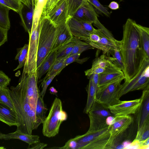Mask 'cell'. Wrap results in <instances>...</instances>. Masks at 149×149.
<instances>
[{
	"instance_id": "obj_1",
	"label": "cell",
	"mask_w": 149,
	"mask_h": 149,
	"mask_svg": "<svg viewBox=\"0 0 149 149\" xmlns=\"http://www.w3.org/2000/svg\"><path fill=\"white\" fill-rule=\"evenodd\" d=\"M38 74L22 72L19 83L9 89L19 126L17 130L32 134L40 125L36 116V108L40 92L37 86Z\"/></svg>"
},
{
	"instance_id": "obj_2",
	"label": "cell",
	"mask_w": 149,
	"mask_h": 149,
	"mask_svg": "<svg viewBox=\"0 0 149 149\" xmlns=\"http://www.w3.org/2000/svg\"><path fill=\"white\" fill-rule=\"evenodd\" d=\"M136 23L128 18L123 26L120 51L125 68V81L131 79L138 74L146 59Z\"/></svg>"
},
{
	"instance_id": "obj_3",
	"label": "cell",
	"mask_w": 149,
	"mask_h": 149,
	"mask_svg": "<svg viewBox=\"0 0 149 149\" xmlns=\"http://www.w3.org/2000/svg\"><path fill=\"white\" fill-rule=\"evenodd\" d=\"M110 125L96 131H88L68 140L60 149H106L110 138Z\"/></svg>"
},
{
	"instance_id": "obj_4",
	"label": "cell",
	"mask_w": 149,
	"mask_h": 149,
	"mask_svg": "<svg viewBox=\"0 0 149 149\" xmlns=\"http://www.w3.org/2000/svg\"><path fill=\"white\" fill-rule=\"evenodd\" d=\"M40 25L37 61V69L52 51L57 33L56 26L45 16L41 15Z\"/></svg>"
},
{
	"instance_id": "obj_5",
	"label": "cell",
	"mask_w": 149,
	"mask_h": 149,
	"mask_svg": "<svg viewBox=\"0 0 149 149\" xmlns=\"http://www.w3.org/2000/svg\"><path fill=\"white\" fill-rule=\"evenodd\" d=\"M97 28L93 32L90 33L88 38L85 41L94 48L102 50L103 54L107 57L116 48H120L121 41L116 39L111 32L106 28L98 19L93 23Z\"/></svg>"
},
{
	"instance_id": "obj_6",
	"label": "cell",
	"mask_w": 149,
	"mask_h": 149,
	"mask_svg": "<svg viewBox=\"0 0 149 149\" xmlns=\"http://www.w3.org/2000/svg\"><path fill=\"white\" fill-rule=\"evenodd\" d=\"M67 118L66 113L63 110L61 100L56 97L50 109L48 115L42 123L43 135L49 138L56 135L59 133L61 124Z\"/></svg>"
},
{
	"instance_id": "obj_7",
	"label": "cell",
	"mask_w": 149,
	"mask_h": 149,
	"mask_svg": "<svg viewBox=\"0 0 149 149\" xmlns=\"http://www.w3.org/2000/svg\"><path fill=\"white\" fill-rule=\"evenodd\" d=\"M125 78L123 77L99 86L95 100L108 108L119 102L120 100L118 94L121 87L120 83Z\"/></svg>"
},
{
	"instance_id": "obj_8",
	"label": "cell",
	"mask_w": 149,
	"mask_h": 149,
	"mask_svg": "<svg viewBox=\"0 0 149 149\" xmlns=\"http://www.w3.org/2000/svg\"><path fill=\"white\" fill-rule=\"evenodd\" d=\"M141 90H149V60L146 59L138 74L121 84L118 97L120 98L129 92Z\"/></svg>"
},
{
	"instance_id": "obj_9",
	"label": "cell",
	"mask_w": 149,
	"mask_h": 149,
	"mask_svg": "<svg viewBox=\"0 0 149 149\" xmlns=\"http://www.w3.org/2000/svg\"><path fill=\"white\" fill-rule=\"evenodd\" d=\"M90 125L88 131H96L106 128L108 125L106 123L107 118L113 115L109 109L95 100L88 113Z\"/></svg>"
},
{
	"instance_id": "obj_10",
	"label": "cell",
	"mask_w": 149,
	"mask_h": 149,
	"mask_svg": "<svg viewBox=\"0 0 149 149\" xmlns=\"http://www.w3.org/2000/svg\"><path fill=\"white\" fill-rule=\"evenodd\" d=\"M140 99V104L134 114L137 126L135 139L149 130V90H143Z\"/></svg>"
},
{
	"instance_id": "obj_11",
	"label": "cell",
	"mask_w": 149,
	"mask_h": 149,
	"mask_svg": "<svg viewBox=\"0 0 149 149\" xmlns=\"http://www.w3.org/2000/svg\"><path fill=\"white\" fill-rule=\"evenodd\" d=\"M133 121V118L129 115L114 116L110 126L111 138L106 149H111L114 141L124 133Z\"/></svg>"
},
{
	"instance_id": "obj_12",
	"label": "cell",
	"mask_w": 149,
	"mask_h": 149,
	"mask_svg": "<svg viewBox=\"0 0 149 149\" xmlns=\"http://www.w3.org/2000/svg\"><path fill=\"white\" fill-rule=\"evenodd\" d=\"M45 16L56 26L66 22L69 17L66 0H58Z\"/></svg>"
},
{
	"instance_id": "obj_13",
	"label": "cell",
	"mask_w": 149,
	"mask_h": 149,
	"mask_svg": "<svg viewBox=\"0 0 149 149\" xmlns=\"http://www.w3.org/2000/svg\"><path fill=\"white\" fill-rule=\"evenodd\" d=\"M38 2L35 0H27L26 4L22 2L18 13L22 25L29 35L31 31L34 13Z\"/></svg>"
},
{
	"instance_id": "obj_14",
	"label": "cell",
	"mask_w": 149,
	"mask_h": 149,
	"mask_svg": "<svg viewBox=\"0 0 149 149\" xmlns=\"http://www.w3.org/2000/svg\"><path fill=\"white\" fill-rule=\"evenodd\" d=\"M141 103L140 98L130 101H120L117 104L108 107L114 116L134 114Z\"/></svg>"
},
{
	"instance_id": "obj_15",
	"label": "cell",
	"mask_w": 149,
	"mask_h": 149,
	"mask_svg": "<svg viewBox=\"0 0 149 149\" xmlns=\"http://www.w3.org/2000/svg\"><path fill=\"white\" fill-rule=\"evenodd\" d=\"M98 17L93 6L87 0H84L72 17L79 21L93 23L98 19Z\"/></svg>"
},
{
	"instance_id": "obj_16",
	"label": "cell",
	"mask_w": 149,
	"mask_h": 149,
	"mask_svg": "<svg viewBox=\"0 0 149 149\" xmlns=\"http://www.w3.org/2000/svg\"><path fill=\"white\" fill-rule=\"evenodd\" d=\"M56 36L52 51L72 40L73 36L66 22L56 26Z\"/></svg>"
},
{
	"instance_id": "obj_17",
	"label": "cell",
	"mask_w": 149,
	"mask_h": 149,
	"mask_svg": "<svg viewBox=\"0 0 149 149\" xmlns=\"http://www.w3.org/2000/svg\"><path fill=\"white\" fill-rule=\"evenodd\" d=\"M39 136L23 133L18 130L14 132L4 134L0 132V139L9 140L18 139L23 141L30 145L40 142Z\"/></svg>"
},
{
	"instance_id": "obj_18",
	"label": "cell",
	"mask_w": 149,
	"mask_h": 149,
	"mask_svg": "<svg viewBox=\"0 0 149 149\" xmlns=\"http://www.w3.org/2000/svg\"><path fill=\"white\" fill-rule=\"evenodd\" d=\"M66 23L74 37L84 41L88 38L90 33L85 29L79 21L73 17H69Z\"/></svg>"
},
{
	"instance_id": "obj_19",
	"label": "cell",
	"mask_w": 149,
	"mask_h": 149,
	"mask_svg": "<svg viewBox=\"0 0 149 149\" xmlns=\"http://www.w3.org/2000/svg\"><path fill=\"white\" fill-rule=\"evenodd\" d=\"M0 121L10 126H19L15 111L5 104L0 103Z\"/></svg>"
},
{
	"instance_id": "obj_20",
	"label": "cell",
	"mask_w": 149,
	"mask_h": 149,
	"mask_svg": "<svg viewBox=\"0 0 149 149\" xmlns=\"http://www.w3.org/2000/svg\"><path fill=\"white\" fill-rule=\"evenodd\" d=\"M125 77L123 72L119 69L107 71L99 74L98 86Z\"/></svg>"
},
{
	"instance_id": "obj_21",
	"label": "cell",
	"mask_w": 149,
	"mask_h": 149,
	"mask_svg": "<svg viewBox=\"0 0 149 149\" xmlns=\"http://www.w3.org/2000/svg\"><path fill=\"white\" fill-rule=\"evenodd\" d=\"M56 60V50L52 51L40 65L37 68L38 79L47 72Z\"/></svg>"
},
{
	"instance_id": "obj_22",
	"label": "cell",
	"mask_w": 149,
	"mask_h": 149,
	"mask_svg": "<svg viewBox=\"0 0 149 149\" xmlns=\"http://www.w3.org/2000/svg\"><path fill=\"white\" fill-rule=\"evenodd\" d=\"M135 25L140 34L145 58L149 60V28L136 22Z\"/></svg>"
},
{
	"instance_id": "obj_23",
	"label": "cell",
	"mask_w": 149,
	"mask_h": 149,
	"mask_svg": "<svg viewBox=\"0 0 149 149\" xmlns=\"http://www.w3.org/2000/svg\"><path fill=\"white\" fill-rule=\"evenodd\" d=\"M89 82L86 88L87 99L86 106L84 110V113L88 114L95 100L96 90L91 76L88 77Z\"/></svg>"
},
{
	"instance_id": "obj_24",
	"label": "cell",
	"mask_w": 149,
	"mask_h": 149,
	"mask_svg": "<svg viewBox=\"0 0 149 149\" xmlns=\"http://www.w3.org/2000/svg\"><path fill=\"white\" fill-rule=\"evenodd\" d=\"M47 110L43 98H42L39 94L36 108V116L37 121L40 125L44 121L46 117V114Z\"/></svg>"
},
{
	"instance_id": "obj_25",
	"label": "cell",
	"mask_w": 149,
	"mask_h": 149,
	"mask_svg": "<svg viewBox=\"0 0 149 149\" xmlns=\"http://www.w3.org/2000/svg\"><path fill=\"white\" fill-rule=\"evenodd\" d=\"M92 67L100 68L106 69H119L108 60L106 56L104 54L99 57L96 56L93 61Z\"/></svg>"
},
{
	"instance_id": "obj_26",
	"label": "cell",
	"mask_w": 149,
	"mask_h": 149,
	"mask_svg": "<svg viewBox=\"0 0 149 149\" xmlns=\"http://www.w3.org/2000/svg\"><path fill=\"white\" fill-rule=\"evenodd\" d=\"M72 40L74 43V45L69 56L77 54H81L87 50L94 49L88 43L83 41L78 38L73 36Z\"/></svg>"
},
{
	"instance_id": "obj_27",
	"label": "cell",
	"mask_w": 149,
	"mask_h": 149,
	"mask_svg": "<svg viewBox=\"0 0 149 149\" xmlns=\"http://www.w3.org/2000/svg\"><path fill=\"white\" fill-rule=\"evenodd\" d=\"M112 57H107V58L114 64L116 66L122 70L124 74L125 68L120 48H116L111 53Z\"/></svg>"
},
{
	"instance_id": "obj_28",
	"label": "cell",
	"mask_w": 149,
	"mask_h": 149,
	"mask_svg": "<svg viewBox=\"0 0 149 149\" xmlns=\"http://www.w3.org/2000/svg\"><path fill=\"white\" fill-rule=\"evenodd\" d=\"M10 9L0 3V26L8 30L10 28V23L9 18Z\"/></svg>"
},
{
	"instance_id": "obj_29",
	"label": "cell",
	"mask_w": 149,
	"mask_h": 149,
	"mask_svg": "<svg viewBox=\"0 0 149 149\" xmlns=\"http://www.w3.org/2000/svg\"><path fill=\"white\" fill-rule=\"evenodd\" d=\"M29 48V44H25L19 49L15 57V59L18 60L19 64L14 71L20 69L24 66L26 60Z\"/></svg>"
},
{
	"instance_id": "obj_30",
	"label": "cell",
	"mask_w": 149,
	"mask_h": 149,
	"mask_svg": "<svg viewBox=\"0 0 149 149\" xmlns=\"http://www.w3.org/2000/svg\"><path fill=\"white\" fill-rule=\"evenodd\" d=\"M74 45L72 40L56 50V59L67 58L71 52Z\"/></svg>"
},
{
	"instance_id": "obj_31",
	"label": "cell",
	"mask_w": 149,
	"mask_h": 149,
	"mask_svg": "<svg viewBox=\"0 0 149 149\" xmlns=\"http://www.w3.org/2000/svg\"><path fill=\"white\" fill-rule=\"evenodd\" d=\"M65 58H64L56 59L42 80L47 79L55 74H57V75L59 74L62 70Z\"/></svg>"
},
{
	"instance_id": "obj_32",
	"label": "cell",
	"mask_w": 149,
	"mask_h": 149,
	"mask_svg": "<svg viewBox=\"0 0 149 149\" xmlns=\"http://www.w3.org/2000/svg\"><path fill=\"white\" fill-rule=\"evenodd\" d=\"M9 89L7 87L0 88V103L5 104L15 111L13 104L9 95Z\"/></svg>"
},
{
	"instance_id": "obj_33",
	"label": "cell",
	"mask_w": 149,
	"mask_h": 149,
	"mask_svg": "<svg viewBox=\"0 0 149 149\" xmlns=\"http://www.w3.org/2000/svg\"><path fill=\"white\" fill-rule=\"evenodd\" d=\"M68 17H72L80 6L84 0H66Z\"/></svg>"
},
{
	"instance_id": "obj_34",
	"label": "cell",
	"mask_w": 149,
	"mask_h": 149,
	"mask_svg": "<svg viewBox=\"0 0 149 149\" xmlns=\"http://www.w3.org/2000/svg\"><path fill=\"white\" fill-rule=\"evenodd\" d=\"M22 2L19 0H0V3L19 13Z\"/></svg>"
},
{
	"instance_id": "obj_35",
	"label": "cell",
	"mask_w": 149,
	"mask_h": 149,
	"mask_svg": "<svg viewBox=\"0 0 149 149\" xmlns=\"http://www.w3.org/2000/svg\"><path fill=\"white\" fill-rule=\"evenodd\" d=\"M87 0L94 7L99 13L103 14L107 17L110 16V13L108 10V8L103 6L98 0Z\"/></svg>"
},
{
	"instance_id": "obj_36",
	"label": "cell",
	"mask_w": 149,
	"mask_h": 149,
	"mask_svg": "<svg viewBox=\"0 0 149 149\" xmlns=\"http://www.w3.org/2000/svg\"><path fill=\"white\" fill-rule=\"evenodd\" d=\"M57 75V74H55L47 79L42 80L41 84L42 90L40 93V95L42 98H43L46 93L47 88L55 77Z\"/></svg>"
},
{
	"instance_id": "obj_37",
	"label": "cell",
	"mask_w": 149,
	"mask_h": 149,
	"mask_svg": "<svg viewBox=\"0 0 149 149\" xmlns=\"http://www.w3.org/2000/svg\"><path fill=\"white\" fill-rule=\"evenodd\" d=\"M115 69H106L103 68L98 67H92L90 69H88L85 71L86 76L89 77L94 74H100L107 71Z\"/></svg>"
},
{
	"instance_id": "obj_38",
	"label": "cell",
	"mask_w": 149,
	"mask_h": 149,
	"mask_svg": "<svg viewBox=\"0 0 149 149\" xmlns=\"http://www.w3.org/2000/svg\"><path fill=\"white\" fill-rule=\"evenodd\" d=\"M10 79L3 71L0 70V87H7L10 81Z\"/></svg>"
},
{
	"instance_id": "obj_39",
	"label": "cell",
	"mask_w": 149,
	"mask_h": 149,
	"mask_svg": "<svg viewBox=\"0 0 149 149\" xmlns=\"http://www.w3.org/2000/svg\"><path fill=\"white\" fill-rule=\"evenodd\" d=\"M81 54H73L69 56L66 58L64 62L62 70L70 63L74 62H76Z\"/></svg>"
},
{
	"instance_id": "obj_40",
	"label": "cell",
	"mask_w": 149,
	"mask_h": 149,
	"mask_svg": "<svg viewBox=\"0 0 149 149\" xmlns=\"http://www.w3.org/2000/svg\"><path fill=\"white\" fill-rule=\"evenodd\" d=\"M8 31L0 26V47L7 40Z\"/></svg>"
},
{
	"instance_id": "obj_41",
	"label": "cell",
	"mask_w": 149,
	"mask_h": 149,
	"mask_svg": "<svg viewBox=\"0 0 149 149\" xmlns=\"http://www.w3.org/2000/svg\"><path fill=\"white\" fill-rule=\"evenodd\" d=\"M85 29L89 33L94 32L95 29L92 25V23L88 22L80 21Z\"/></svg>"
},
{
	"instance_id": "obj_42",
	"label": "cell",
	"mask_w": 149,
	"mask_h": 149,
	"mask_svg": "<svg viewBox=\"0 0 149 149\" xmlns=\"http://www.w3.org/2000/svg\"><path fill=\"white\" fill-rule=\"evenodd\" d=\"M47 144L46 143H41L40 142L30 145H29V147H31L28 148L42 149L47 146Z\"/></svg>"
},
{
	"instance_id": "obj_43",
	"label": "cell",
	"mask_w": 149,
	"mask_h": 149,
	"mask_svg": "<svg viewBox=\"0 0 149 149\" xmlns=\"http://www.w3.org/2000/svg\"><path fill=\"white\" fill-rule=\"evenodd\" d=\"M139 149H149V138L141 141L139 142Z\"/></svg>"
},
{
	"instance_id": "obj_44",
	"label": "cell",
	"mask_w": 149,
	"mask_h": 149,
	"mask_svg": "<svg viewBox=\"0 0 149 149\" xmlns=\"http://www.w3.org/2000/svg\"><path fill=\"white\" fill-rule=\"evenodd\" d=\"M97 91L98 87L99 74H94L91 76Z\"/></svg>"
},
{
	"instance_id": "obj_45",
	"label": "cell",
	"mask_w": 149,
	"mask_h": 149,
	"mask_svg": "<svg viewBox=\"0 0 149 149\" xmlns=\"http://www.w3.org/2000/svg\"><path fill=\"white\" fill-rule=\"evenodd\" d=\"M108 6L112 10H116L119 8V5L117 2L112 1L109 3Z\"/></svg>"
},
{
	"instance_id": "obj_46",
	"label": "cell",
	"mask_w": 149,
	"mask_h": 149,
	"mask_svg": "<svg viewBox=\"0 0 149 149\" xmlns=\"http://www.w3.org/2000/svg\"><path fill=\"white\" fill-rule=\"evenodd\" d=\"M50 93L51 94L56 95L58 93L57 90L53 86L51 87L49 89Z\"/></svg>"
},
{
	"instance_id": "obj_47",
	"label": "cell",
	"mask_w": 149,
	"mask_h": 149,
	"mask_svg": "<svg viewBox=\"0 0 149 149\" xmlns=\"http://www.w3.org/2000/svg\"><path fill=\"white\" fill-rule=\"evenodd\" d=\"M20 1H21L22 3L26 4V2L27 1V0H19Z\"/></svg>"
},
{
	"instance_id": "obj_48",
	"label": "cell",
	"mask_w": 149,
	"mask_h": 149,
	"mask_svg": "<svg viewBox=\"0 0 149 149\" xmlns=\"http://www.w3.org/2000/svg\"><path fill=\"white\" fill-rule=\"evenodd\" d=\"M35 0L37 2H38V1H39V0Z\"/></svg>"
},
{
	"instance_id": "obj_49",
	"label": "cell",
	"mask_w": 149,
	"mask_h": 149,
	"mask_svg": "<svg viewBox=\"0 0 149 149\" xmlns=\"http://www.w3.org/2000/svg\"><path fill=\"white\" fill-rule=\"evenodd\" d=\"M2 88V87H0V88Z\"/></svg>"
}]
</instances>
